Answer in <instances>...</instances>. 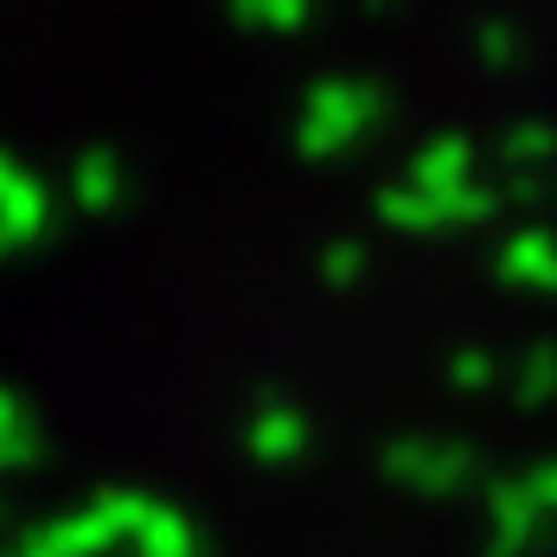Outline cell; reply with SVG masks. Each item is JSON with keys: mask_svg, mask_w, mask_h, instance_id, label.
I'll return each instance as SVG.
<instances>
[]
</instances>
